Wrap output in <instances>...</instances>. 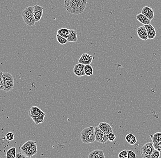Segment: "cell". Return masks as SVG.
<instances>
[{"mask_svg": "<svg viewBox=\"0 0 161 158\" xmlns=\"http://www.w3.org/2000/svg\"><path fill=\"white\" fill-rule=\"evenodd\" d=\"M81 139L83 143H91L96 141L94 127H86L81 132Z\"/></svg>", "mask_w": 161, "mask_h": 158, "instance_id": "cell-1", "label": "cell"}, {"mask_svg": "<svg viewBox=\"0 0 161 158\" xmlns=\"http://www.w3.org/2000/svg\"><path fill=\"white\" fill-rule=\"evenodd\" d=\"M64 3L66 11L70 13L80 14L84 12L76 0H64Z\"/></svg>", "mask_w": 161, "mask_h": 158, "instance_id": "cell-2", "label": "cell"}, {"mask_svg": "<svg viewBox=\"0 0 161 158\" xmlns=\"http://www.w3.org/2000/svg\"><path fill=\"white\" fill-rule=\"evenodd\" d=\"M22 17L27 25L33 26L35 24V20L33 16V6H29L22 11Z\"/></svg>", "mask_w": 161, "mask_h": 158, "instance_id": "cell-3", "label": "cell"}, {"mask_svg": "<svg viewBox=\"0 0 161 158\" xmlns=\"http://www.w3.org/2000/svg\"><path fill=\"white\" fill-rule=\"evenodd\" d=\"M4 91L6 92L11 91L14 87V78L12 74L8 72H3Z\"/></svg>", "mask_w": 161, "mask_h": 158, "instance_id": "cell-4", "label": "cell"}, {"mask_svg": "<svg viewBox=\"0 0 161 158\" xmlns=\"http://www.w3.org/2000/svg\"><path fill=\"white\" fill-rule=\"evenodd\" d=\"M155 150L152 142L144 144L140 149V153L143 158H151L153 151Z\"/></svg>", "mask_w": 161, "mask_h": 158, "instance_id": "cell-5", "label": "cell"}, {"mask_svg": "<svg viewBox=\"0 0 161 158\" xmlns=\"http://www.w3.org/2000/svg\"><path fill=\"white\" fill-rule=\"evenodd\" d=\"M96 141L101 143H105L108 140V135L105 134L98 127H94Z\"/></svg>", "mask_w": 161, "mask_h": 158, "instance_id": "cell-6", "label": "cell"}, {"mask_svg": "<svg viewBox=\"0 0 161 158\" xmlns=\"http://www.w3.org/2000/svg\"><path fill=\"white\" fill-rule=\"evenodd\" d=\"M43 6L38 5H35L33 6V16L36 22H38L41 19L43 14Z\"/></svg>", "mask_w": 161, "mask_h": 158, "instance_id": "cell-7", "label": "cell"}, {"mask_svg": "<svg viewBox=\"0 0 161 158\" xmlns=\"http://www.w3.org/2000/svg\"><path fill=\"white\" fill-rule=\"evenodd\" d=\"M38 149L36 142H35L29 149L23 151L21 153L27 156L29 158H32L33 156L37 153Z\"/></svg>", "mask_w": 161, "mask_h": 158, "instance_id": "cell-8", "label": "cell"}, {"mask_svg": "<svg viewBox=\"0 0 161 158\" xmlns=\"http://www.w3.org/2000/svg\"><path fill=\"white\" fill-rule=\"evenodd\" d=\"M94 59V58L92 55L88 54H83L79 58L78 62L79 63L84 65H90Z\"/></svg>", "mask_w": 161, "mask_h": 158, "instance_id": "cell-9", "label": "cell"}, {"mask_svg": "<svg viewBox=\"0 0 161 158\" xmlns=\"http://www.w3.org/2000/svg\"><path fill=\"white\" fill-rule=\"evenodd\" d=\"M44 113H45L44 111L36 106H33L31 107L29 112V116L32 119L33 118L38 117L40 115Z\"/></svg>", "mask_w": 161, "mask_h": 158, "instance_id": "cell-10", "label": "cell"}, {"mask_svg": "<svg viewBox=\"0 0 161 158\" xmlns=\"http://www.w3.org/2000/svg\"><path fill=\"white\" fill-rule=\"evenodd\" d=\"M137 33L139 38L143 40L146 41L148 39V37L146 32V29L144 26L138 28L137 29Z\"/></svg>", "mask_w": 161, "mask_h": 158, "instance_id": "cell-11", "label": "cell"}, {"mask_svg": "<svg viewBox=\"0 0 161 158\" xmlns=\"http://www.w3.org/2000/svg\"><path fill=\"white\" fill-rule=\"evenodd\" d=\"M141 13L146 16L150 20H152L154 17L153 10L149 6H145L142 9Z\"/></svg>", "mask_w": 161, "mask_h": 158, "instance_id": "cell-12", "label": "cell"}, {"mask_svg": "<svg viewBox=\"0 0 161 158\" xmlns=\"http://www.w3.org/2000/svg\"><path fill=\"white\" fill-rule=\"evenodd\" d=\"M98 127L103 132L107 135L113 133V129H112V127L107 123H100L98 125Z\"/></svg>", "mask_w": 161, "mask_h": 158, "instance_id": "cell-13", "label": "cell"}, {"mask_svg": "<svg viewBox=\"0 0 161 158\" xmlns=\"http://www.w3.org/2000/svg\"><path fill=\"white\" fill-rule=\"evenodd\" d=\"M144 26L146 29L148 37V39L150 40V39H153L155 38L157 33H156L155 28H154L153 26L151 24L144 25Z\"/></svg>", "mask_w": 161, "mask_h": 158, "instance_id": "cell-14", "label": "cell"}, {"mask_svg": "<svg viewBox=\"0 0 161 158\" xmlns=\"http://www.w3.org/2000/svg\"><path fill=\"white\" fill-rule=\"evenodd\" d=\"M89 158H105L104 151L102 150H96L90 153Z\"/></svg>", "mask_w": 161, "mask_h": 158, "instance_id": "cell-15", "label": "cell"}, {"mask_svg": "<svg viewBox=\"0 0 161 158\" xmlns=\"http://www.w3.org/2000/svg\"><path fill=\"white\" fill-rule=\"evenodd\" d=\"M77 32L72 29H69V34L67 38L68 42H77L78 40Z\"/></svg>", "mask_w": 161, "mask_h": 158, "instance_id": "cell-16", "label": "cell"}, {"mask_svg": "<svg viewBox=\"0 0 161 158\" xmlns=\"http://www.w3.org/2000/svg\"><path fill=\"white\" fill-rule=\"evenodd\" d=\"M136 18L139 22L143 24L144 25L151 24V20H150L146 16L142 14L141 13L137 14L136 16Z\"/></svg>", "mask_w": 161, "mask_h": 158, "instance_id": "cell-17", "label": "cell"}, {"mask_svg": "<svg viewBox=\"0 0 161 158\" xmlns=\"http://www.w3.org/2000/svg\"><path fill=\"white\" fill-rule=\"evenodd\" d=\"M16 155H17V153H16V148L13 147L7 151L6 158H15Z\"/></svg>", "mask_w": 161, "mask_h": 158, "instance_id": "cell-18", "label": "cell"}, {"mask_svg": "<svg viewBox=\"0 0 161 158\" xmlns=\"http://www.w3.org/2000/svg\"><path fill=\"white\" fill-rule=\"evenodd\" d=\"M57 32V34L67 39L69 34V29L66 28H61L58 30Z\"/></svg>", "mask_w": 161, "mask_h": 158, "instance_id": "cell-19", "label": "cell"}, {"mask_svg": "<svg viewBox=\"0 0 161 158\" xmlns=\"http://www.w3.org/2000/svg\"><path fill=\"white\" fill-rule=\"evenodd\" d=\"M151 138L153 143L159 142L161 141V133L157 132L153 135H151Z\"/></svg>", "mask_w": 161, "mask_h": 158, "instance_id": "cell-20", "label": "cell"}, {"mask_svg": "<svg viewBox=\"0 0 161 158\" xmlns=\"http://www.w3.org/2000/svg\"><path fill=\"white\" fill-rule=\"evenodd\" d=\"M45 116H46V113H45L40 115V116H38V117L32 118V119H33L35 124L36 125H38L40 123H44V118H45Z\"/></svg>", "mask_w": 161, "mask_h": 158, "instance_id": "cell-21", "label": "cell"}, {"mask_svg": "<svg viewBox=\"0 0 161 158\" xmlns=\"http://www.w3.org/2000/svg\"><path fill=\"white\" fill-rule=\"evenodd\" d=\"M84 72L86 75L87 77H89L93 74V67L90 65H85Z\"/></svg>", "mask_w": 161, "mask_h": 158, "instance_id": "cell-22", "label": "cell"}, {"mask_svg": "<svg viewBox=\"0 0 161 158\" xmlns=\"http://www.w3.org/2000/svg\"><path fill=\"white\" fill-rule=\"evenodd\" d=\"M35 142V141H32V140H29L26 142L24 144H23L21 147H20L21 152L29 148Z\"/></svg>", "mask_w": 161, "mask_h": 158, "instance_id": "cell-23", "label": "cell"}, {"mask_svg": "<svg viewBox=\"0 0 161 158\" xmlns=\"http://www.w3.org/2000/svg\"><path fill=\"white\" fill-rule=\"evenodd\" d=\"M56 38L57 40V41L58 42H59L60 45H65V44H67V42H68L66 38H65L63 37H61V36H60L58 34H57Z\"/></svg>", "mask_w": 161, "mask_h": 158, "instance_id": "cell-24", "label": "cell"}, {"mask_svg": "<svg viewBox=\"0 0 161 158\" xmlns=\"http://www.w3.org/2000/svg\"><path fill=\"white\" fill-rule=\"evenodd\" d=\"M73 71L74 74L77 75V77H81L86 75L84 72H82L81 70H79L78 69L74 68V67L73 70Z\"/></svg>", "mask_w": 161, "mask_h": 158, "instance_id": "cell-25", "label": "cell"}, {"mask_svg": "<svg viewBox=\"0 0 161 158\" xmlns=\"http://www.w3.org/2000/svg\"><path fill=\"white\" fill-rule=\"evenodd\" d=\"M5 139L9 141H13V140H14V134H13V133H11V132L7 133L6 135Z\"/></svg>", "mask_w": 161, "mask_h": 158, "instance_id": "cell-26", "label": "cell"}, {"mask_svg": "<svg viewBox=\"0 0 161 158\" xmlns=\"http://www.w3.org/2000/svg\"><path fill=\"white\" fill-rule=\"evenodd\" d=\"M3 72L0 70V90H4V83H3Z\"/></svg>", "mask_w": 161, "mask_h": 158, "instance_id": "cell-27", "label": "cell"}, {"mask_svg": "<svg viewBox=\"0 0 161 158\" xmlns=\"http://www.w3.org/2000/svg\"><path fill=\"white\" fill-rule=\"evenodd\" d=\"M160 156V152L155 149L152 153L151 158H159Z\"/></svg>", "mask_w": 161, "mask_h": 158, "instance_id": "cell-28", "label": "cell"}, {"mask_svg": "<svg viewBox=\"0 0 161 158\" xmlns=\"http://www.w3.org/2000/svg\"><path fill=\"white\" fill-rule=\"evenodd\" d=\"M135 137V136L133 134H128L126 135V137H125V140L130 144L131 140L133 139V138Z\"/></svg>", "mask_w": 161, "mask_h": 158, "instance_id": "cell-29", "label": "cell"}, {"mask_svg": "<svg viewBox=\"0 0 161 158\" xmlns=\"http://www.w3.org/2000/svg\"><path fill=\"white\" fill-rule=\"evenodd\" d=\"M84 65L81 64V63H78V64L75 65L74 68H77L79 70H81L82 72H84Z\"/></svg>", "mask_w": 161, "mask_h": 158, "instance_id": "cell-30", "label": "cell"}, {"mask_svg": "<svg viewBox=\"0 0 161 158\" xmlns=\"http://www.w3.org/2000/svg\"><path fill=\"white\" fill-rule=\"evenodd\" d=\"M153 146L155 150H158V151L161 153V141L159 142L156 143H153Z\"/></svg>", "mask_w": 161, "mask_h": 158, "instance_id": "cell-31", "label": "cell"}, {"mask_svg": "<svg viewBox=\"0 0 161 158\" xmlns=\"http://www.w3.org/2000/svg\"><path fill=\"white\" fill-rule=\"evenodd\" d=\"M108 138L109 141L110 142H113L116 139V136L114 134L111 133L108 135Z\"/></svg>", "mask_w": 161, "mask_h": 158, "instance_id": "cell-32", "label": "cell"}, {"mask_svg": "<svg viewBox=\"0 0 161 158\" xmlns=\"http://www.w3.org/2000/svg\"><path fill=\"white\" fill-rule=\"evenodd\" d=\"M126 155H128V152H127V151L125 150H123L121 151L118 154V158H121L122 157H124V156H126Z\"/></svg>", "mask_w": 161, "mask_h": 158, "instance_id": "cell-33", "label": "cell"}, {"mask_svg": "<svg viewBox=\"0 0 161 158\" xmlns=\"http://www.w3.org/2000/svg\"><path fill=\"white\" fill-rule=\"evenodd\" d=\"M127 152H128V155L131 156L133 158H137V155L133 151L129 150L127 151Z\"/></svg>", "mask_w": 161, "mask_h": 158, "instance_id": "cell-34", "label": "cell"}, {"mask_svg": "<svg viewBox=\"0 0 161 158\" xmlns=\"http://www.w3.org/2000/svg\"><path fill=\"white\" fill-rule=\"evenodd\" d=\"M29 158V157L26 156L24 154L22 153H17L16 158Z\"/></svg>", "mask_w": 161, "mask_h": 158, "instance_id": "cell-35", "label": "cell"}, {"mask_svg": "<svg viewBox=\"0 0 161 158\" xmlns=\"http://www.w3.org/2000/svg\"><path fill=\"white\" fill-rule=\"evenodd\" d=\"M137 138H136V136L134 137V138H133V139H132V140H131V142H130V145H134L135 143H137Z\"/></svg>", "mask_w": 161, "mask_h": 158, "instance_id": "cell-36", "label": "cell"}, {"mask_svg": "<svg viewBox=\"0 0 161 158\" xmlns=\"http://www.w3.org/2000/svg\"><path fill=\"white\" fill-rule=\"evenodd\" d=\"M121 158H128V155H126V156H124V157H122Z\"/></svg>", "mask_w": 161, "mask_h": 158, "instance_id": "cell-37", "label": "cell"}, {"mask_svg": "<svg viewBox=\"0 0 161 158\" xmlns=\"http://www.w3.org/2000/svg\"><path fill=\"white\" fill-rule=\"evenodd\" d=\"M128 158H133L132 157H131V156H129V155H128Z\"/></svg>", "mask_w": 161, "mask_h": 158, "instance_id": "cell-38", "label": "cell"}, {"mask_svg": "<svg viewBox=\"0 0 161 158\" xmlns=\"http://www.w3.org/2000/svg\"><path fill=\"white\" fill-rule=\"evenodd\" d=\"M76 1H80V0H76Z\"/></svg>", "mask_w": 161, "mask_h": 158, "instance_id": "cell-39", "label": "cell"}]
</instances>
